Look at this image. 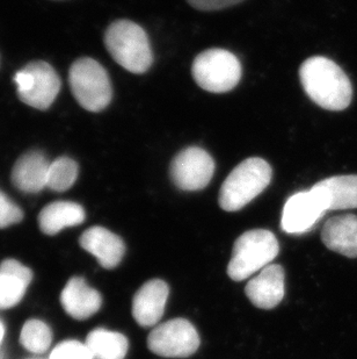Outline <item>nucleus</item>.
<instances>
[{
	"label": "nucleus",
	"mask_w": 357,
	"mask_h": 359,
	"mask_svg": "<svg viewBox=\"0 0 357 359\" xmlns=\"http://www.w3.org/2000/svg\"><path fill=\"white\" fill-rule=\"evenodd\" d=\"M300 79L309 98L323 109L344 111L351 105V81L330 58L314 56L307 60L300 67Z\"/></svg>",
	"instance_id": "nucleus-1"
},
{
	"label": "nucleus",
	"mask_w": 357,
	"mask_h": 359,
	"mask_svg": "<svg viewBox=\"0 0 357 359\" xmlns=\"http://www.w3.org/2000/svg\"><path fill=\"white\" fill-rule=\"evenodd\" d=\"M273 171L270 164L259 157H251L233 169L219 191V206L226 212H237L270 185Z\"/></svg>",
	"instance_id": "nucleus-2"
},
{
	"label": "nucleus",
	"mask_w": 357,
	"mask_h": 359,
	"mask_svg": "<svg viewBox=\"0 0 357 359\" xmlns=\"http://www.w3.org/2000/svg\"><path fill=\"white\" fill-rule=\"evenodd\" d=\"M105 44L111 57L132 74H144L153 62L148 34L129 20H118L108 27Z\"/></svg>",
	"instance_id": "nucleus-3"
},
{
	"label": "nucleus",
	"mask_w": 357,
	"mask_h": 359,
	"mask_svg": "<svg viewBox=\"0 0 357 359\" xmlns=\"http://www.w3.org/2000/svg\"><path fill=\"white\" fill-rule=\"evenodd\" d=\"M280 245L276 236L266 229H253L237 238L227 275L234 281L245 280L276 258Z\"/></svg>",
	"instance_id": "nucleus-4"
},
{
	"label": "nucleus",
	"mask_w": 357,
	"mask_h": 359,
	"mask_svg": "<svg viewBox=\"0 0 357 359\" xmlns=\"http://www.w3.org/2000/svg\"><path fill=\"white\" fill-rule=\"evenodd\" d=\"M74 98L90 112H100L111 102V79L104 67L92 58H79L69 74Z\"/></svg>",
	"instance_id": "nucleus-5"
},
{
	"label": "nucleus",
	"mask_w": 357,
	"mask_h": 359,
	"mask_svg": "<svg viewBox=\"0 0 357 359\" xmlns=\"http://www.w3.org/2000/svg\"><path fill=\"white\" fill-rule=\"evenodd\" d=\"M192 77L200 88L224 93L236 88L241 79V65L236 55L224 49H209L196 56Z\"/></svg>",
	"instance_id": "nucleus-6"
},
{
	"label": "nucleus",
	"mask_w": 357,
	"mask_h": 359,
	"mask_svg": "<svg viewBox=\"0 0 357 359\" xmlns=\"http://www.w3.org/2000/svg\"><path fill=\"white\" fill-rule=\"evenodd\" d=\"M21 102L36 109L52 105L61 90L57 72L47 62H31L14 76Z\"/></svg>",
	"instance_id": "nucleus-7"
},
{
	"label": "nucleus",
	"mask_w": 357,
	"mask_h": 359,
	"mask_svg": "<svg viewBox=\"0 0 357 359\" xmlns=\"http://www.w3.org/2000/svg\"><path fill=\"white\" fill-rule=\"evenodd\" d=\"M148 346L151 353L160 357L187 358L199 349V332L188 320H169L150 332Z\"/></svg>",
	"instance_id": "nucleus-8"
},
{
	"label": "nucleus",
	"mask_w": 357,
	"mask_h": 359,
	"mask_svg": "<svg viewBox=\"0 0 357 359\" xmlns=\"http://www.w3.org/2000/svg\"><path fill=\"white\" fill-rule=\"evenodd\" d=\"M215 172V162L206 150L189 147L178 153L171 163V178L182 191L202 190Z\"/></svg>",
	"instance_id": "nucleus-9"
},
{
	"label": "nucleus",
	"mask_w": 357,
	"mask_h": 359,
	"mask_svg": "<svg viewBox=\"0 0 357 359\" xmlns=\"http://www.w3.org/2000/svg\"><path fill=\"white\" fill-rule=\"evenodd\" d=\"M327 210L326 201L314 187L297 192L286 200L281 227L288 234H304L316 226Z\"/></svg>",
	"instance_id": "nucleus-10"
},
{
	"label": "nucleus",
	"mask_w": 357,
	"mask_h": 359,
	"mask_svg": "<svg viewBox=\"0 0 357 359\" xmlns=\"http://www.w3.org/2000/svg\"><path fill=\"white\" fill-rule=\"evenodd\" d=\"M169 285L162 279L148 281L132 299V316L142 327H152L160 321L169 298Z\"/></svg>",
	"instance_id": "nucleus-11"
},
{
	"label": "nucleus",
	"mask_w": 357,
	"mask_h": 359,
	"mask_svg": "<svg viewBox=\"0 0 357 359\" xmlns=\"http://www.w3.org/2000/svg\"><path fill=\"white\" fill-rule=\"evenodd\" d=\"M245 293L258 309H275L284 300V268L279 264L268 265L259 275L248 281Z\"/></svg>",
	"instance_id": "nucleus-12"
},
{
	"label": "nucleus",
	"mask_w": 357,
	"mask_h": 359,
	"mask_svg": "<svg viewBox=\"0 0 357 359\" xmlns=\"http://www.w3.org/2000/svg\"><path fill=\"white\" fill-rule=\"evenodd\" d=\"M80 245L105 269L116 268L125 252L122 238L104 227H92L85 231L80 236Z\"/></svg>",
	"instance_id": "nucleus-13"
},
{
	"label": "nucleus",
	"mask_w": 357,
	"mask_h": 359,
	"mask_svg": "<svg viewBox=\"0 0 357 359\" xmlns=\"http://www.w3.org/2000/svg\"><path fill=\"white\" fill-rule=\"evenodd\" d=\"M65 312L76 320H86L102 309V294L86 284L80 277H74L65 285L61 294Z\"/></svg>",
	"instance_id": "nucleus-14"
},
{
	"label": "nucleus",
	"mask_w": 357,
	"mask_h": 359,
	"mask_svg": "<svg viewBox=\"0 0 357 359\" xmlns=\"http://www.w3.org/2000/svg\"><path fill=\"white\" fill-rule=\"evenodd\" d=\"M50 162L41 151H29L17 161L12 170V183L24 194H37L47 187Z\"/></svg>",
	"instance_id": "nucleus-15"
},
{
	"label": "nucleus",
	"mask_w": 357,
	"mask_h": 359,
	"mask_svg": "<svg viewBox=\"0 0 357 359\" xmlns=\"http://www.w3.org/2000/svg\"><path fill=\"white\" fill-rule=\"evenodd\" d=\"M321 240L330 250L348 258H357L356 215L347 214L330 219L323 226Z\"/></svg>",
	"instance_id": "nucleus-16"
},
{
	"label": "nucleus",
	"mask_w": 357,
	"mask_h": 359,
	"mask_svg": "<svg viewBox=\"0 0 357 359\" xmlns=\"http://www.w3.org/2000/svg\"><path fill=\"white\" fill-rule=\"evenodd\" d=\"M33 273L17 259L0 264V309H12L24 299Z\"/></svg>",
	"instance_id": "nucleus-17"
},
{
	"label": "nucleus",
	"mask_w": 357,
	"mask_h": 359,
	"mask_svg": "<svg viewBox=\"0 0 357 359\" xmlns=\"http://www.w3.org/2000/svg\"><path fill=\"white\" fill-rule=\"evenodd\" d=\"M85 210L77 203L72 201H55L49 203L38 214V227L44 234L61 233L68 227H76L85 220Z\"/></svg>",
	"instance_id": "nucleus-18"
},
{
	"label": "nucleus",
	"mask_w": 357,
	"mask_h": 359,
	"mask_svg": "<svg viewBox=\"0 0 357 359\" xmlns=\"http://www.w3.org/2000/svg\"><path fill=\"white\" fill-rule=\"evenodd\" d=\"M314 187L323 196L328 210L357 208V175L330 177Z\"/></svg>",
	"instance_id": "nucleus-19"
},
{
	"label": "nucleus",
	"mask_w": 357,
	"mask_h": 359,
	"mask_svg": "<svg viewBox=\"0 0 357 359\" xmlns=\"http://www.w3.org/2000/svg\"><path fill=\"white\" fill-rule=\"evenodd\" d=\"M88 349L94 359H125L128 353V339L121 332L94 329L86 339Z\"/></svg>",
	"instance_id": "nucleus-20"
},
{
	"label": "nucleus",
	"mask_w": 357,
	"mask_h": 359,
	"mask_svg": "<svg viewBox=\"0 0 357 359\" xmlns=\"http://www.w3.org/2000/svg\"><path fill=\"white\" fill-rule=\"evenodd\" d=\"M79 168L70 157H59L50 163L48 172L47 187L55 192H64L71 189L78 178Z\"/></svg>",
	"instance_id": "nucleus-21"
},
{
	"label": "nucleus",
	"mask_w": 357,
	"mask_h": 359,
	"mask_svg": "<svg viewBox=\"0 0 357 359\" xmlns=\"http://www.w3.org/2000/svg\"><path fill=\"white\" fill-rule=\"evenodd\" d=\"M52 332L43 321L29 320L21 330L20 343L29 353H44L50 348Z\"/></svg>",
	"instance_id": "nucleus-22"
},
{
	"label": "nucleus",
	"mask_w": 357,
	"mask_h": 359,
	"mask_svg": "<svg viewBox=\"0 0 357 359\" xmlns=\"http://www.w3.org/2000/svg\"><path fill=\"white\" fill-rule=\"evenodd\" d=\"M49 359H94L86 344L78 341H65L58 344Z\"/></svg>",
	"instance_id": "nucleus-23"
},
{
	"label": "nucleus",
	"mask_w": 357,
	"mask_h": 359,
	"mask_svg": "<svg viewBox=\"0 0 357 359\" xmlns=\"http://www.w3.org/2000/svg\"><path fill=\"white\" fill-rule=\"evenodd\" d=\"M24 213L20 207L0 191V229L17 224L22 220Z\"/></svg>",
	"instance_id": "nucleus-24"
},
{
	"label": "nucleus",
	"mask_w": 357,
	"mask_h": 359,
	"mask_svg": "<svg viewBox=\"0 0 357 359\" xmlns=\"http://www.w3.org/2000/svg\"><path fill=\"white\" fill-rule=\"evenodd\" d=\"M189 5L200 11H218L241 3L244 0H187Z\"/></svg>",
	"instance_id": "nucleus-25"
},
{
	"label": "nucleus",
	"mask_w": 357,
	"mask_h": 359,
	"mask_svg": "<svg viewBox=\"0 0 357 359\" xmlns=\"http://www.w3.org/2000/svg\"><path fill=\"white\" fill-rule=\"evenodd\" d=\"M4 332H5V329H4L3 323L0 322V343H1V341H3Z\"/></svg>",
	"instance_id": "nucleus-26"
}]
</instances>
